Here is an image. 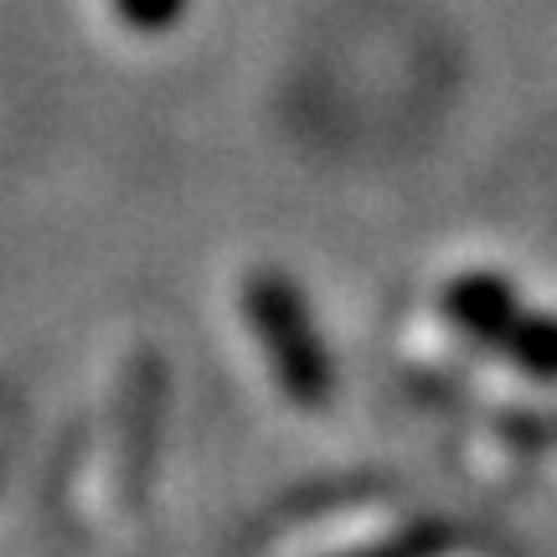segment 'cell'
Segmentation results:
<instances>
[{
    "instance_id": "1",
    "label": "cell",
    "mask_w": 557,
    "mask_h": 557,
    "mask_svg": "<svg viewBox=\"0 0 557 557\" xmlns=\"http://www.w3.org/2000/svg\"><path fill=\"white\" fill-rule=\"evenodd\" d=\"M243 315L253 325V341L274 367L284 398L299 408H325L336 393V361L331 346L320 341V325L295 278L278 269H253L243 284Z\"/></svg>"
},
{
    "instance_id": "4",
    "label": "cell",
    "mask_w": 557,
    "mask_h": 557,
    "mask_svg": "<svg viewBox=\"0 0 557 557\" xmlns=\"http://www.w3.org/2000/svg\"><path fill=\"white\" fill-rule=\"evenodd\" d=\"M114 11H120V21L135 26V32H165V26L181 21L186 0H114Z\"/></svg>"
},
{
    "instance_id": "3",
    "label": "cell",
    "mask_w": 557,
    "mask_h": 557,
    "mask_svg": "<svg viewBox=\"0 0 557 557\" xmlns=\"http://www.w3.org/2000/svg\"><path fill=\"white\" fill-rule=\"evenodd\" d=\"M449 547H455V537L444 527H418L408 537H393V542H382V547H361L351 557H449Z\"/></svg>"
},
{
    "instance_id": "2",
    "label": "cell",
    "mask_w": 557,
    "mask_h": 557,
    "mask_svg": "<svg viewBox=\"0 0 557 557\" xmlns=\"http://www.w3.org/2000/svg\"><path fill=\"white\" fill-rule=\"evenodd\" d=\"M444 315L480 346H491L496 357L521 367L527 377L557 382V315L527 310L517 289L500 274H459L444 289Z\"/></svg>"
}]
</instances>
